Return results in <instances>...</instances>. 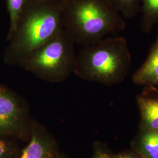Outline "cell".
<instances>
[{
	"instance_id": "obj_1",
	"label": "cell",
	"mask_w": 158,
	"mask_h": 158,
	"mask_svg": "<svg viewBox=\"0 0 158 158\" xmlns=\"http://www.w3.org/2000/svg\"><path fill=\"white\" fill-rule=\"evenodd\" d=\"M63 6L26 0L17 26L8 36L6 62L20 65L34 51L62 29Z\"/></svg>"
},
{
	"instance_id": "obj_6",
	"label": "cell",
	"mask_w": 158,
	"mask_h": 158,
	"mask_svg": "<svg viewBox=\"0 0 158 158\" xmlns=\"http://www.w3.org/2000/svg\"><path fill=\"white\" fill-rule=\"evenodd\" d=\"M31 138L19 158H58L55 142L39 125L34 123Z\"/></svg>"
},
{
	"instance_id": "obj_12",
	"label": "cell",
	"mask_w": 158,
	"mask_h": 158,
	"mask_svg": "<svg viewBox=\"0 0 158 158\" xmlns=\"http://www.w3.org/2000/svg\"><path fill=\"white\" fill-rule=\"evenodd\" d=\"M10 18V30L8 36L11 35L17 26L19 18L23 11L26 0H6Z\"/></svg>"
},
{
	"instance_id": "obj_17",
	"label": "cell",
	"mask_w": 158,
	"mask_h": 158,
	"mask_svg": "<svg viewBox=\"0 0 158 158\" xmlns=\"http://www.w3.org/2000/svg\"><path fill=\"white\" fill-rule=\"evenodd\" d=\"M143 89L158 96V88L157 87H144Z\"/></svg>"
},
{
	"instance_id": "obj_5",
	"label": "cell",
	"mask_w": 158,
	"mask_h": 158,
	"mask_svg": "<svg viewBox=\"0 0 158 158\" xmlns=\"http://www.w3.org/2000/svg\"><path fill=\"white\" fill-rule=\"evenodd\" d=\"M28 113L27 106L19 97L0 86V133L22 128L27 121Z\"/></svg>"
},
{
	"instance_id": "obj_7",
	"label": "cell",
	"mask_w": 158,
	"mask_h": 158,
	"mask_svg": "<svg viewBox=\"0 0 158 158\" xmlns=\"http://www.w3.org/2000/svg\"><path fill=\"white\" fill-rule=\"evenodd\" d=\"M132 81L136 85L144 87H158V35L146 60L133 74Z\"/></svg>"
},
{
	"instance_id": "obj_3",
	"label": "cell",
	"mask_w": 158,
	"mask_h": 158,
	"mask_svg": "<svg viewBox=\"0 0 158 158\" xmlns=\"http://www.w3.org/2000/svg\"><path fill=\"white\" fill-rule=\"evenodd\" d=\"M131 55L123 37H107L85 46L76 55L74 74L105 85L122 83L131 66Z\"/></svg>"
},
{
	"instance_id": "obj_14",
	"label": "cell",
	"mask_w": 158,
	"mask_h": 158,
	"mask_svg": "<svg viewBox=\"0 0 158 158\" xmlns=\"http://www.w3.org/2000/svg\"><path fill=\"white\" fill-rule=\"evenodd\" d=\"M113 156L106 151L101 148H97L93 158H113Z\"/></svg>"
},
{
	"instance_id": "obj_13",
	"label": "cell",
	"mask_w": 158,
	"mask_h": 158,
	"mask_svg": "<svg viewBox=\"0 0 158 158\" xmlns=\"http://www.w3.org/2000/svg\"><path fill=\"white\" fill-rule=\"evenodd\" d=\"M11 155L10 148L8 144L0 141V158H9Z\"/></svg>"
},
{
	"instance_id": "obj_4",
	"label": "cell",
	"mask_w": 158,
	"mask_h": 158,
	"mask_svg": "<svg viewBox=\"0 0 158 158\" xmlns=\"http://www.w3.org/2000/svg\"><path fill=\"white\" fill-rule=\"evenodd\" d=\"M74 44L63 29L31 53L19 66L42 80L62 82L74 72L77 55Z\"/></svg>"
},
{
	"instance_id": "obj_11",
	"label": "cell",
	"mask_w": 158,
	"mask_h": 158,
	"mask_svg": "<svg viewBox=\"0 0 158 158\" xmlns=\"http://www.w3.org/2000/svg\"><path fill=\"white\" fill-rule=\"evenodd\" d=\"M121 15L132 18L140 12L141 0H109Z\"/></svg>"
},
{
	"instance_id": "obj_15",
	"label": "cell",
	"mask_w": 158,
	"mask_h": 158,
	"mask_svg": "<svg viewBox=\"0 0 158 158\" xmlns=\"http://www.w3.org/2000/svg\"><path fill=\"white\" fill-rule=\"evenodd\" d=\"M113 158H142L141 156L136 152H125L113 156Z\"/></svg>"
},
{
	"instance_id": "obj_2",
	"label": "cell",
	"mask_w": 158,
	"mask_h": 158,
	"mask_svg": "<svg viewBox=\"0 0 158 158\" xmlns=\"http://www.w3.org/2000/svg\"><path fill=\"white\" fill-rule=\"evenodd\" d=\"M62 18L69 36L74 44L84 46L126 27L124 17L109 0H68Z\"/></svg>"
},
{
	"instance_id": "obj_9",
	"label": "cell",
	"mask_w": 158,
	"mask_h": 158,
	"mask_svg": "<svg viewBox=\"0 0 158 158\" xmlns=\"http://www.w3.org/2000/svg\"><path fill=\"white\" fill-rule=\"evenodd\" d=\"M136 148L142 158H158V131L143 130Z\"/></svg>"
},
{
	"instance_id": "obj_10",
	"label": "cell",
	"mask_w": 158,
	"mask_h": 158,
	"mask_svg": "<svg viewBox=\"0 0 158 158\" xmlns=\"http://www.w3.org/2000/svg\"><path fill=\"white\" fill-rule=\"evenodd\" d=\"M140 12L142 31L148 34L158 23V0H141Z\"/></svg>"
},
{
	"instance_id": "obj_16",
	"label": "cell",
	"mask_w": 158,
	"mask_h": 158,
	"mask_svg": "<svg viewBox=\"0 0 158 158\" xmlns=\"http://www.w3.org/2000/svg\"><path fill=\"white\" fill-rule=\"evenodd\" d=\"M34 1L48 3V4H53V5H56V6H64L68 0H34Z\"/></svg>"
},
{
	"instance_id": "obj_18",
	"label": "cell",
	"mask_w": 158,
	"mask_h": 158,
	"mask_svg": "<svg viewBox=\"0 0 158 158\" xmlns=\"http://www.w3.org/2000/svg\"><path fill=\"white\" fill-rule=\"evenodd\" d=\"M64 158L62 156H60V155H59V158Z\"/></svg>"
},
{
	"instance_id": "obj_8",
	"label": "cell",
	"mask_w": 158,
	"mask_h": 158,
	"mask_svg": "<svg viewBox=\"0 0 158 158\" xmlns=\"http://www.w3.org/2000/svg\"><path fill=\"white\" fill-rule=\"evenodd\" d=\"M136 102L143 130L158 131V96L143 89Z\"/></svg>"
}]
</instances>
